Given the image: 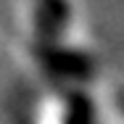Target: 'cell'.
Here are the masks:
<instances>
[{
  "label": "cell",
  "instance_id": "cell-1",
  "mask_svg": "<svg viewBox=\"0 0 124 124\" xmlns=\"http://www.w3.org/2000/svg\"><path fill=\"white\" fill-rule=\"evenodd\" d=\"M32 55L42 71L63 82H90L98 71V61L90 50L66 45L61 40H32Z\"/></svg>",
  "mask_w": 124,
  "mask_h": 124
},
{
  "label": "cell",
  "instance_id": "cell-2",
  "mask_svg": "<svg viewBox=\"0 0 124 124\" xmlns=\"http://www.w3.org/2000/svg\"><path fill=\"white\" fill-rule=\"evenodd\" d=\"M69 24H71L69 0H34V5H32L34 40H61Z\"/></svg>",
  "mask_w": 124,
  "mask_h": 124
},
{
  "label": "cell",
  "instance_id": "cell-3",
  "mask_svg": "<svg viewBox=\"0 0 124 124\" xmlns=\"http://www.w3.org/2000/svg\"><path fill=\"white\" fill-rule=\"evenodd\" d=\"M61 124H98L95 103H93V98H90L82 87H74V90L66 93Z\"/></svg>",
  "mask_w": 124,
  "mask_h": 124
}]
</instances>
